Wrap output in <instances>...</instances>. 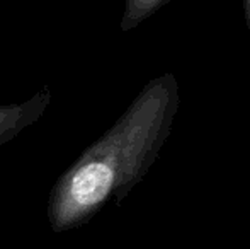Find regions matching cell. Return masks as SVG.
Masks as SVG:
<instances>
[{
  "mask_svg": "<svg viewBox=\"0 0 250 249\" xmlns=\"http://www.w3.org/2000/svg\"><path fill=\"white\" fill-rule=\"evenodd\" d=\"M177 110L174 73L148 80L111 128L82 150L51 186L46 213L53 232L79 229L109 202L121 203L155 164Z\"/></svg>",
  "mask_w": 250,
  "mask_h": 249,
  "instance_id": "obj_1",
  "label": "cell"
},
{
  "mask_svg": "<svg viewBox=\"0 0 250 249\" xmlns=\"http://www.w3.org/2000/svg\"><path fill=\"white\" fill-rule=\"evenodd\" d=\"M168 2L170 0H123V16L119 21V27L125 33L136 29Z\"/></svg>",
  "mask_w": 250,
  "mask_h": 249,
  "instance_id": "obj_3",
  "label": "cell"
},
{
  "mask_svg": "<svg viewBox=\"0 0 250 249\" xmlns=\"http://www.w3.org/2000/svg\"><path fill=\"white\" fill-rule=\"evenodd\" d=\"M244 12H245V21H247V27L250 33V0H244Z\"/></svg>",
  "mask_w": 250,
  "mask_h": 249,
  "instance_id": "obj_4",
  "label": "cell"
},
{
  "mask_svg": "<svg viewBox=\"0 0 250 249\" xmlns=\"http://www.w3.org/2000/svg\"><path fill=\"white\" fill-rule=\"evenodd\" d=\"M51 104V91L48 86L41 87L36 94L19 103L0 106V149L12 142L26 128L34 125Z\"/></svg>",
  "mask_w": 250,
  "mask_h": 249,
  "instance_id": "obj_2",
  "label": "cell"
}]
</instances>
